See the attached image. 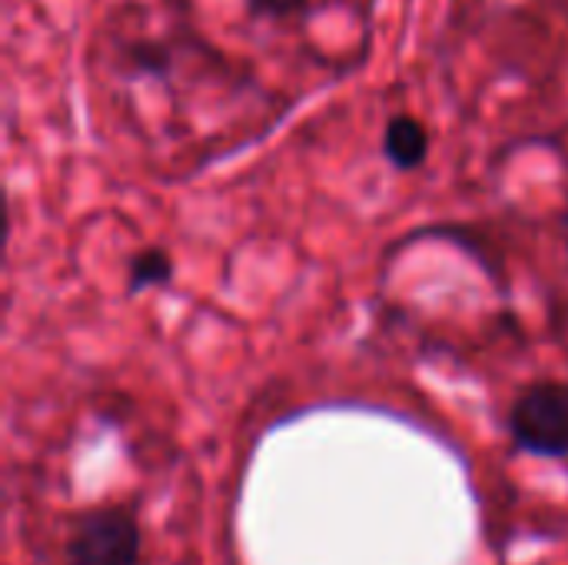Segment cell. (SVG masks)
<instances>
[{"mask_svg": "<svg viewBox=\"0 0 568 565\" xmlns=\"http://www.w3.org/2000/svg\"><path fill=\"white\" fill-rule=\"evenodd\" d=\"M310 0H250L253 13L260 17H270V20H286V17H296L306 10Z\"/></svg>", "mask_w": 568, "mask_h": 565, "instance_id": "8992f818", "label": "cell"}, {"mask_svg": "<svg viewBox=\"0 0 568 565\" xmlns=\"http://www.w3.org/2000/svg\"><path fill=\"white\" fill-rule=\"evenodd\" d=\"M70 565H136L140 563V526L123 509L87 513L67 546Z\"/></svg>", "mask_w": 568, "mask_h": 565, "instance_id": "7a4b0ae2", "label": "cell"}, {"mask_svg": "<svg viewBox=\"0 0 568 565\" xmlns=\"http://www.w3.org/2000/svg\"><path fill=\"white\" fill-rule=\"evenodd\" d=\"M559 223H562V236H566V240H568V210H566V213H562V220H559Z\"/></svg>", "mask_w": 568, "mask_h": 565, "instance_id": "52a82bcc", "label": "cell"}, {"mask_svg": "<svg viewBox=\"0 0 568 565\" xmlns=\"http://www.w3.org/2000/svg\"><path fill=\"white\" fill-rule=\"evenodd\" d=\"M383 153H386V160L396 170H416L429 157V133H426V127L416 117H409V113L393 117L386 123V133H383Z\"/></svg>", "mask_w": 568, "mask_h": 565, "instance_id": "3957f363", "label": "cell"}, {"mask_svg": "<svg viewBox=\"0 0 568 565\" xmlns=\"http://www.w3.org/2000/svg\"><path fill=\"white\" fill-rule=\"evenodd\" d=\"M130 60L143 73H166V67H170V53L160 43H136V47H130Z\"/></svg>", "mask_w": 568, "mask_h": 565, "instance_id": "5b68a950", "label": "cell"}, {"mask_svg": "<svg viewBox=\"0 0 568 565\" xmlns=\"http://www.w3.org/2000/svg\"><path fill=\"white\" fill-rule=\"evenodd\" d=\"M173 280V256L163 246H146L130 260V273H126V293L136 296L143 290L153 286H166Z\"/></svg>", "mask_w": 568, "mask_h": 565, "instance_id": "277c9868", "label": "cell"}, {"mask_svg": "<svg viewBox=\"0 0 568 565\" xmlns=\"http://www.w3.org/2000/svg\"><path fill=\"white\" fill-rule=\"evenodd\" d=\"M513 440L536 456H568V386L536 383L529 386L509 413Z\"/></svg>", "mask_w": 568, "mask_h": 565, "instance_id": "6da1fadb", "label": "cell"}]
</instances>
